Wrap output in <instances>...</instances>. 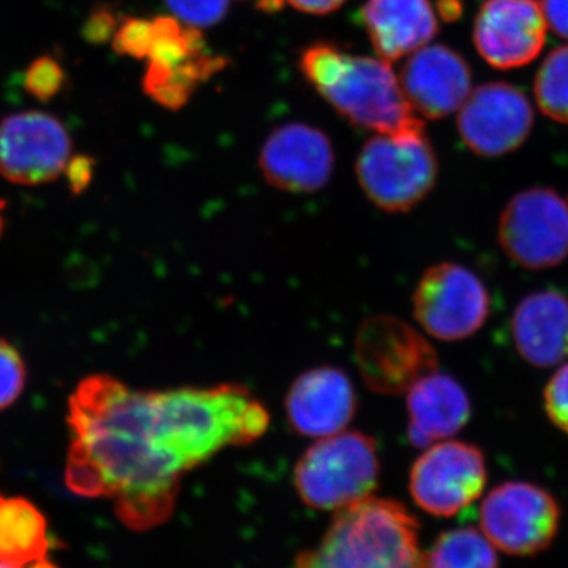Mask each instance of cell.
I'll use <instances>...</instances> for the list:
<instances>
[{
    "label": "cell",
    "mask_w": 568,
    "mask_h": 568,
    "mask_svg": "<svg viewBox=\"0 0 568 568\" xmlns=\"http://www.w3.org/2000/svg\"><path fill=\"white\" fill-rule=\"evenodd\" d=\"M265 182L286 193H316L331 181L335 152L323 130L293 122L268 134L260 153Z\"/></svg>",
    "instance_id": "14"
},
{
    "label": "cell",
    "mask_w": 568,
    "mask_h": 568,
    "mask_svg": "<svg viewBox=\"0 0 568 568\" xmlns=\"http://www.w3.org/2000/svg\"><path fill=\"white\" fill-rule=\"evenodd\" d=\"M504 252L526 268H548L568 256V204L549 189H530L511 197L499 220Z\"/></svg>",
    "instance_id": "10"
},
{
    "label": "cell",
    "mask_w": 568,
    "mask_h": 568,
    "mask_svg": "<svg viewBox=\"0 0 568 568\" xmlns=\"http://www.w3.org/2000/svg\"><path fill=\"white\" fill-rule=\"evenodd\" d=\"M439 164L425 132L377 134L366 141L355 174L369 203L383 212H409L435 189Z\"/></svg>",
    "instance_id": "6"
},
{
    "label": "cell",
    "mask_w": 568,
    "mask_h": 568,
    "mask_svg": "<svg viewBox=\"0 0 568 568\" xmlns=\"http://www.w3.org/2000/svg\"><path fill=\"white\" fill-rule=\"evenodd\" d=\"M112 48L118 54L133 59H148L152 50V20L126 18L112 37Z\"/></svg>",
    "instance_id": "28"
},
{
    "label": "cell",
    "mask_w": 568,
    "mask_h": 568,
    "mask_svg": "<svg viewBox=\"0 0 568 568\" xmlns=\"http://www.w3.org/2000/svg\"><path fill=\"white\" fill-rule=\"evenodd\" d=\"M567 204H568V197H567Z\"/></svg>",
    "instance_id": "36"
},
{
    "label": "cell",
    "mask_w": 568,
    "mask_h": 568,
    "mask_svg": "<svg viewBox=\"0 0 568 568\" xmlns=\"http://www.w3.org/2000/svg\"><path fill=\"white\" fill-rule=\"evenodd\" d=\"M399 82L417 114L443 119L466 102L473 73L459 52L433 44L410 54Z\"/></svg>",
    "instance_id": "17"
},
{
    "label": "cell",
    "mask_w": 568,
    "mask_h": 568,
    "mask_svg": "<svg viewBox=\"0 0 568 568\" xmlns=\"http://www.w3.org/2000/svg\"><path fill=\"white\" fill-rule=\"evenodd\" d=\"M548 28L568 39V0H544L541 3Z\"/></svg>",
    "instance_id": "32"
},
{
    "label": "cell",
    "mask_w": 568,
    "mask_h": 568,
    "mask_svg": "<svg viewBox=\"0 0 568 568\" xmlns=\"http://www.w3.org/2000/svg\"><path fill=\"white\" fill-rule=\"evenodd\" d=\"M168 9L192 28H212L226 17L231 0H164Z\"/></svg>",
    "instance_id": "26"
},
{
    "label": "cell",
    "mask_w": 568,
    "mask_h": 568,
    "mask_svg": "<svg viewBox=\"0 0 568 568\" xmlns=\"http://www.w3.org/2000/svg\"><path fill=\"white\" fill-rule=\"evenodd\" d=\"M406 395L407 439L414 447L425 448L446 440L469 420V395L452 376L432 373Z\"/></svg>",
    "instance_id": "18"
},
{
    "label": "cell",
    "mask_w": 568,
    "mask_h": 568,
    "mask_svg": "<svg viewBox=\"0 0 568 568\" xmlns=\"http://www.w3.org/2000/svg\"><path fill=\"white\" fill-rule=\"evenodd\" d=\"M548 22L537 0H487L474 22L478 54L500 70L536 61L547 41Z\"/></svg>",
    "instance_id": "15"
},
{
    "label": "cell",
    "mask_w": 568,
    "mask_h": 568,
    "mask_svg": "<svg viewBox=\"0 0 568 568\" xmlns=\"http://www.w3.org/2000/svg\"><path fill=\"white\" fill-rule=\"evenodd\" d=\"M425 568H499L495 545L481 530L452 529L425 552Z\"/></svg>",
    "instance_id": "23"
},
{
    "label": "cell",
    "mask_w": 568,
    "mask_h": 568,
    "mask_svg": "<svg viewBox=\"0 0 568 568\" xmlns=\"http://www.w3.org/2000/svg\"><path fill=\"white\" fill-rule=\"evenodd\" d=\"M284 407L294 433L321 439L345 432L357 410V394L343 369L316 366L294 381Z\"/></svg>",
    "instance_id": "16"
},
{
    "label": "cell",
    "mask_w": 568,
    "mask_h": 568,
    "mask_svg": "<svg viewBox=\"0 0 568 568\" xmlns=\"http://www.w3.org/2000/svg\"><path fill=\"white\" fill-rule=\"evenodd\" d=\"M437 10H439L440 18L444 21H458L465 13V0H439Z\"/></svg>",
    "instance_id": "34"
},
{
    "label": "cell",
    "mask_w": 568,
    "mask_h": 568,
    "mask_svg": "<svg viewBox=\"0 0 568 568\" xmlns=\"http://www.w3.org/2000/svg\"><path fill=\"white\" fill-rule=\"evenodd\" d=\"M298 67L353 125L377 134L425 132L402 82L383 59L347 54L331 41H316L302 51Z\"/></svg>",
    "instance_id": "3"
},
{
    "label": "cell",
    "mask_w": 568,
    "mask_h": 568,
    "mask_svg": "<svg viewBox=\"0 0 568 568\" xmlns=\"http://www.w3.org/2000/svg\"><path fill=\"white\" fill-rule=\"evenodd\" d=\"M93 170H95V160L92 156L78 155L70 159L65 173L73 193L78 194L88 189L93 178Z\"/></svg>",
    "instance_id": "31"
},
{
    "label": "cell",
    "mask_w": 568,
    "mask_h": 568,
    "mask_svg": "<svg viewBox=\"0 0 568 568\" xmlns=\"http://www.w3.org/2000/svg\"><path fill=\"white\" fill-rule=\"evenodd\" d=\"M295 568H425L420 526L406 506L369 496L336 511L320 545Z\"/></svg>",
    "instance_id": "4"
},
{
    "label": "cell",
    "mask_w": 568,
    "mask_h": 568,
    "mask_svg": "<svg viewBox=\"0 0 568 568\" xmlns=\"http://www.w3.org/2000/svg\"><path fill=\"white\" fill-rule=\"evenodd\" d=\"M354 357L369 390L405 395L437 372V353L420 332L396 316H373L355 335Z\"/></svg>",
    "instance_id": "7"
},
{
    "label": "cell",
    "mask_w": 568,
    "mask_h": 568,
    "mask_svg": "<svg viewBox=\"0 0 568 568\" xmlns=\"http://www.w3.org/2000/svg\"><path fill=\"white\" fill-rule=\"evenodd\" d=\"M63 81H65V73L61 63L50 55H43L36 59L26 70L24 88L40 102H50L62 91Z\"/></svg>",
    "instance_id": "25"
},
{
    "label": "cell",
    "mask_w": 568,
    "mask_h": 568,
    "mask_svg": "<svg viewBox=\"0 0 568 568\" xmlns=\"http://www.w3.org/2000/svg\"><path fill=\"white\" fill-rule=\"evenodd\" d=\"M268 425L267 407L241 384L149 392L152 446L181 477L224 448L256 443Z\"/></svg>",
    "instance_id": "2"
},
{
    "label": "cell",
    "mask_w": 568,
    "mask_h": 568,
    "mask_svg": "<svg viewBox=\"0 0 568 568\" xmlns=\"http://www.w3.org/2000/svg\"><path fill=\"white\" fill-rule=\"evenodd\" d=\"M26 386V365L17 347L0 339V410L13 405Z\"/></svg>",
    "instance_id": "27"
},
{
    "label": "cell",
    "mask_w": 568,
    "mask_h": 568,
    "mask_svg": "<svg viewBox=\"0 0 568 568\" xmlns=\"http://www.w3.org/2000/svg\"><path fill=\"white\" fill-rule=\"evenodd\" d=\"M227 59L204 50L175 67L149 61L142 89L153 102L170 111H179L192 99L201 84L226 69Z\"/></svg>",
    "instance_id": "22"
},
{
    "label": "cell",
    "mask_w": 568,
    "mask_h": 568,
    "mask_svg": "<svg viewBox=\"0 0 568 568\" xmlns=\"http://www.w3.org/2000/svg\"><path fill=\"white\" fill-rule=\"evenodd\" d=\"M119 22L114 11L106 6L95 7L82 28V37L88 43L104 44L112 40L118 31Z\"/></svg>",
    "instance_id": "30"
},
{
    "label": "cell",
    "mask_w": 568,
    "mask_h": 568,
    "mask_svg": "<svg viewBox=\"0 0 568 568\" xmlns=\"http://www.w3.org/2000/svg\"><path fill=\"white\" fill-rule=\"evenodd\" d=\"M286 2L304 13L328 14L345 6L347 0H286Z\"/></svg>",
    "instance_id": "33"
},
{
    "label": "cell",
    "mask_w": 568,
    "mask_h": 568,
    "mask_svg": "<svg viewBox=\"0 0 568 568\" xmlns=\"http://www.w3.org/2000/svg\"><path fill=\"white\" fill-rule=\"evenodd\" d=\"M560 507L547 489L528 481H506L493 489L480 508L481 532L500 551L530 556L555 540Z\"/></svg>",
    "instance_id": "9"
},
{
    "label": "cell",
    "mask_w": 568,
    "mask_h": 568,
    "mask_svg": "<svg viewBox=\"0 0 568 568\" xmlns=\"http://www.w3.org/2000/svg\"><path fill=\"white\" fill-rule=\"evenodd\" d=\"M71 138L54 115L22 111L0 122V175L18 185H41L65 173Z\"/></svg>",
    "instance_id": "12"
},
{
    "label": "cell",
    "mask_w": 568,
    "mask_h": 568,
    "mask_svg": "<svg viewBox=\"0 0 568 568\" xmlns=\"http://www.w3.org/2000/svg\"><path fill=\"white\" fill-rule=\"evenodd\" d=\"M484 452L462 440H440L416 459L409 474L414 503L433 517H455L487 485Z\"/></svg>",
    "instance_id": "11"
},
{
    "label": "cell",
    "mask_w": 568,
    "mask_h": 568,
    "mask_svg": "<svg viewBox=\"0 0 568 568\" xmlns=\"http://www.w3.org/2000/svg\"><path fill=\"white\" fill-rule=\"evenodd\" d=\"M379 473L376 440L345 429L306 448L294 467L293 484L305 506L338 511L373 496Z\"/></svg>",
    "instance_id": "5"
},
{
    "label": "cell",
    "mask_w": 568,
    "mask_h": 568,
    "mask_svg": "<svg viewBox=\"0 0 568 568\" xmlns=\"http://www.w3.org/2000/svg\"><path fill=\"white\" fill-rule=\"evenodd\" d=\"M458 112V132L477 155L517 151L534 125L528 97L507 82H488L470 91Z\"/></svg>",
    "instance_id": "13"
},
{
    "label": "cell",
    "mask_w": 568,
    "mask_h": 568,
    "mask_svg": "<svg viewBox=\"0 0 568 568\" xmlns=\"http://www.w3.org/2000/svg\"><path fill=\"white\" fill-rule=\"evenodd\" d=\"M519 355L538 368L568 357V297L559 291H538L519 302L511 317Z\"/></svg>",
    "instance_id": "20"
},
{
    "label": "cell",
    "mask_w": 568,
    "mask_h": 568,
    "mask_svg": "<svg viewBox=\"0 0 568 568\" xmlns=\"http://www.w3.org/2000/svg\"><path fill=\"white\" fill-rule=\"evenodd\" d=\"M534 92L544 114L568 123V44L549 52L537 71Z\"/></svg>",
    "instance_id": "24"
},
{
    "label": "cell",
    "mask_w": 568,
    "mask_h": 568,
    "mask_svg": "<svg viewBox=\"0 0 568 568\" xmlns=\"http://www.w3.org/2000/svg\"><path fill=\"white\" fill-rule=\"evenodd\" d=\"M0 568H13V567L6 566V564H0Z\"/></svg>",
    "instance_id": "35"
},
{
    "label": "cell",
    "mask_w": 568,
    "mask_h": 568,
    "mask_svg": "<svg viewBox=\"0 0 568 568\" xmlns=\"http://www.w3.org/2000/svg\"><path fill=\"white\" fill-rule=\"evenodd\" d=\"M71 446L67 487L85 497H111L134 530L173 514L181 476L160 458L149 432V392L106 375L85 377L69 402Z\"/></svg>",
    "instance_id": "1"
},
{
    "label": "cell",
    "mask_w": 568,
    "mask_h": 568,
    "mask_svg": "<svg viewBox=\"0 0 568 568\" xmlns=\"http://www.w3.org/2000/svg\"><path fill=\"white\" fill-rule=\"evenodd\" d=\"M414 317L440 342L469 338L491 312L487 286L474 272L455 263L426 268L413 295Z\"/></svg>",
    "instance_id": "8"
},
{
    "label": "cell",
    "mask_w": 568,
    "mask_h": 568,
    "mask_svg": "<svg viewBox=\"0 0 568 568\" xmlns=\"http://www.w3.org/2000/svg\"><path fill=\"white\" fill-rule=\"evenodd\" d=\"M362 18L373 47L386 62L428 47L439 32L432 0H366Z\"/></svg>",
    "instance_id": "19"
},
{
    "label": "cell",
    "mask_w": 568,
    "mask_h": 568,
    "mask_svg": "<svg viewBox=\"0 0 568 568\" xmlns=\"http://www.w3.org/2000/svg\"><path fill=\"white\" fill-rule=\"evenodd\" d=\"M47 518L24 497L0 495V564L13 568H55L50 558Z\"/></svg>",
    "instance_id": "21"
},
{
    "label": "cell",
    "mask_w": 568,
    "mask_h": 568,
    "mask_svg": "<svg viewBox=\"0 0 568 568\" xmlns=\"http://www.w3.org/2000/svg\"><path fill=\"white\" fill-rule=\"evenodd\" d=\"M544 402L549 420L568 435V364L560 366L545 387Z\"/></svg>",
    "instance_id": "29"
}]
</instances>
